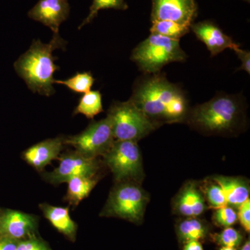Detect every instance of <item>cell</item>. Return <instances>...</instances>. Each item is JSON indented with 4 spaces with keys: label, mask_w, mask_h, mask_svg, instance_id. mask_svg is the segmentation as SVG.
Returning a JSON list of instances; mask_svg holds the SVG:
<instances>
[{
    "label": "cell",
    "mask_w": 250,
    "mask_h": 250,
    "mask_svg": "<svg viewBox=\"0 0 250 250\" xmlns=\"http://www.w3.org/2000/svg\"><path fill=\"white\" fill-rule=\"evenodd\" d=\"M129 100L159 126L186 122L190 109L184 90L160 72L139 77Z\"/></svg>",
    "instance_id": "cell-1"
},
{
    "label": "cell",
    "mask_w": 250,
    "mask_h": 250,
    "mask_svg": "<svg viewBox=\"0 0 250 250\" xmlns=\"http://www.w3.org/2000/svg\"><path fill=\"white\" fill-rule=\"evenodd\" d=\"M66 44L59 34H53L49 43L34 40L27 52L15 62V70L33 93L47 97L55 93L54 74L59 67L54 63L57 57L52 53L55 49H65Z\"/></svg>",
    "instance_id": "cell-2"
},
{
    "label": "cell",
    "mask_w": 250,
    "mask_h": 250,
    "mask_svg": "<svg viewBox=\"0 0 250 250\" xmlns=\"http://www.w3.org/2000/svg\"><path fill=\"white\" fill-rule=\"evenodd\" d=\"M244 113L241 98L218 94L209 101L190 108L186 123L203 134H231L242 127Z\"/></svg>",
    "instance_id": "cell-3"
},
{
    "label": "cell",
    "mask_w": 250,
    "mask_h": 250,
    "mask_svg": "<svg viewBox=\"0 0 250 250\" xmlns=\"http://www.w3.org/2000/svg\"><path fill=\"white\" fill-rule=\"evenodd\" d=\"M187 58L179 40L155 34L136 46L131 55V60L145 74L159 73L167 64L183 62Z\"/></svg>",
    "instance_id": "cell-4"
},
{
    "label": "cell",
    "mask_w": 250,
    "mask_h": 250,
    "mask_svg": "<svg viewBox=\"0 0 250 250\" xmlns=\"http://www.w3.org/2000/svg\"><path fill=\"white\" fill-rule=\"evenodd\" d=\"M149 195L139 184L117 183L112 188L101 216L113 217L139 225L143 223Z\"/></svg>",
    "instance_id": "cell-5"
},
{
    "label": "cell",
    "mask_w": 250,
    "mask_h": 250,
    "mask_svg": "<svg viewBox=\"0 0 250 250\" xmlns=\"http://www.w3.org/2000/svg\"><path fill=\"white\" fill-rule=\"evenodd\" d=\"M113 136L116 141L138 142L160 127L153 123L131 100L115 102L108 110Z\"/></svg>",
    "instance_id": "cell-6"
},
{
    "label": "cell",
    "mask_w": 250,
    "mask_h": 250,
    "mask_svg": "<svg viewBox=\"0 0 250 250\" xmlns=\"http://www.w3.org/2000/svg\"><path fill=\"white\" fill-rule=\"evenodd\" d=\"M103 157L117 183L140 184L144 178L143 158L137 142L116 140Z\"/></svg>",
    "instance_id": "cell-7"
},
{
    "label": "cell",
    "mask_w": 250,
    "mask_h": 250,
    "mask_svg": "<svg viewBox=\"0 0 250 250\" xmlns=\"http://www.w3.org/2000/svg\"><path fill=\"white\" fill-rule=\"evenodd\" d=\"M115 141L111 123L106 117L92 122L80 134L64 139V145L72 146L82 155L98 159L108 152Z\"/></svg>",
    "instance_id": "cell-8"
},
{
    "label": "cell",
    "mask_w": 250,
    "mask_h": 250,
    "mask_svg": "<svg viewBox=\"0 0 250 250\" xmlns=\"http://www.w3.org/2000/svg\"><path fill=\"white\" fill-rule=\"evenodd\" d=\"M100 167L98 159L87 157L75 150L62 154L58 167L43 177L49 183L58 185L75 177H95Z\"/></svg>",
    "instance_id": "cell-9"
},
{
    "label": "cell",
    "mask_w": 250,
    "mask_h": 250,
    "mask_svg": "<svg viewBox=\"0 0 250 250\" xmlns=\"http://www.w3.org/2000/svg\"><path fill=\"white\" fill-rule=\"evenodd\" d=\"M151 21H170L191 25L198 14L195 0H152Z\"/></svg>",
    "instance_id": "cell-10"
},
{
    "label": "cell",
    "mask_w": 250,
    "mask_h": 250,
    "mask_svg": "<svg viewBox=\"0 0 250 250\" xmlns=\"http://www.w3.org/2000/svg\"><path fill=\"white\" fill-rule=\"evenodd\" d=\"M70 9L67 0H39L28 16L49 27L54 34H58L59 27L68 18Z\"/></svg>",
    "instance_id": "cell-11"
},
{
    "label": "cell",
    "mask_w": 250,
    "mask_h": 250,
    "mask_svg": "<svg viewBox=\"0 0 250 250\" xmlns=\"http://www.w3.org/2000/svg\"><path fill=\"white\" fill-rule=\"evenodd\" d=\"M172 208L175 214L184 218L198 217L207 209L202 188L196 182L184 184L172 201Z\"/></svg>",
    "instance_id": "cell-12"
},
{
    "label": "cell",
    "mask_w": 250,
    "mask_h": 250,
    "mask_svg": "<svg viewBox=\"0 0 250 250\" xmlns=\"http://www.w3.org/2000/svg\"><path fill=\"white\" fill-rule=\"evenodd\" d=\"M190 29L196 36L198 40L205 44L211 57H215L226 49H235L240 47L230 36L227 35L223 30L210 21L193 22Z\"/></svg>",
    "instance_id": "cell-13"
},
{
    "label": "cell",
    "mask_w": 250,
    "mask_h": 250,
    "mask_svg": "<svg viewBox=\"0 0 250 250\" xmlns=\"http://www.w3.org/2000/svg\"><path fill=\"white\" fill-rule=\"evenodd\" d=\"M37 220L34 215L11 209L1 211L0 216L1 236H6L16 241L34 235Z\"/></svg>",
    "instance_id": "cell-14"
},
{
    "label": "cell",
    "mask_w": 250,
    "mask_h": 250,
    "mask_svg": "<svg viewBox=\"0 0 250 250\" xmlns=\"http://www.w3.org/2000/svg\"><path fill=\"white\" fill-rule=\"evenodd\" d=\"M63 145L62 138L45 140L26 149L22 154L23 159L41 172L52 161L58 159Z\"/></svg>",
    "instance_id": "cell-15"
},
{
    "label": "cell",
    "mask_w": 250,
    "mask_h": 250,
    "mask_svg": "<svg viewBox=\"0 0 250 250\" xmlns=\"http://www.w3.org/2000/svg\"><path fill=\"white\" fill-rule=\"evenodd\" d=\"M211 231V225L198 217L182 218L175 225L177 240L182 246L190 241H205Z\"/></svg>",
    "instance_id": "cell-16"
},
{
    "label": "cell",
    "mask_w": 250,
    "mask_h": 250,
    "mask_svg": "<svg viewBox=\"0 0 250 250\" xmlns=\"http://www.w3.org/2000/svg\"><path fill=\"white\" fill-rule=\"evenodd\" d=\"M210 179L223 189L228 206L238 208L249 199L250 184L246 179L222 175L213 176Z\"/></svg>",
    "instance_id": "cell-17"
},
{
    "label": "cell",
    "mask_w": 250,
    "mask_h": 250,
    "mask_svg": "<svg viewBox=\"0 0 250 250\" xmlns=\"http://www.w3.org/2000/svg\"><path fill=\"white\" fill-rule=\"evenodd\" d=\"M44 216L50 222L52 226L69 239L75 241L77 225L70 218L68 207H54L48 204L40 205Z\"/></svg>",
    "instance_id": "cell-18"
},
{
    "label": "cell",
    "mask_w": 250,
    "mask_h": 250,
    "mask_svg": "<svg viewBox=\"0 0 250 250\" xmlns=\"http://www.w3.org/2000/svg\"><path fill=\"white\" fill-rule=\"evenodd\" d=\"M66 200L70 205L77 207L89 195L98 183L96 177H75L67 181Z\"/></svg>",
    "instance_id": "cell-19"
},
{
    "label": "cell",
    "mask_w": 250,
    "mask_h": 250,
    "mask_svg": "<svg viewBox=\"0 0 250 250\" xmlns=\"http://www.w3.org/2000/svg\"><path fill=\"white\" fill-rule=\"evenodd\" d=\"M103 111V98L99 90H90L80 98L73 115L83 114L88 119Z\"/></svg>",
    "instance_id": "cell-20"
},
{
    "label": "cell",
    "mask_w": 250,
    "mask_h": 250,
    "mask_svg": "<svg viewBox=\"0 0 250 250\" xmlns=\"http://www.w3.org/2000/svg\"><path fill=\"white\" fill-rule=\"evenodd\" d=\"M151 34H159L173 40H179L188 34L190 26L170 21H152Z\"/></svg>",
    "instance_id": "cell-21"
},
{
    "label": "cell",
    "mask_w": 250,
    "mask_h": 250,
    "mask_svg": "<svg viewBox=\"0 0 250 250\" xmlns=\"http://www.w3.org/2000/svg\"><path fill=\"white\" fill-rule=\"evenodd\" d=\"M95 82V79L91 72H77L65 80H56L54 83L65 85L69 89L77 93H85L89 92Z\"/></svg>",
    "instance_id": "cell-22"
},
{
    "label": "cell",
    "mask_w": 250,
    "mask_h": 250,
    "mask_svg": "<svg viewBox=\"0 0 250 250\" xmlns=\"http://www.w3.org/2000/svg\"><path fill=\"white\" fill-rule=\"evenodd\" d=\"M209 237L210 240L219 246L235 248L242 246L245 239L243 233L232 227L224 228L220 232L211 233Z\"/></svg>",
    "instance_id": "cell-23"
},
{
    "label": "cell",
    "mask_w": 250,
    "mask_h": 250,
    "mask_svg": "<svg viewBox=\"0 0 250 250\" xmlns=\"http://www.w3.org/2000/svg\"><path fill=\"white\" fill-rule=\"evenodd\" d=\"M209 179L210 182L206 183L204 189H202L206 202L208 203V207L217 209V208L228 206L226 197L223 189L218 184Z\"/></svg>",
    "instance_id": "cell-24"
},
{
    "label": "cell",
    "mask_w": 250,
    "mask_h": 250,
    "mask_svg": "<svg viewBox=\"0 0 250 250\" xmlns=\"http://www.w3.org/2000/svg\"><path fill=\"white\" fill-rule=\"evenodd\" d=\"M110 9L125 11L128 9V5L125 0H93V4L90 7L89 14L79 27V29L91 22L94 18L98 16L100 10Z\"/></svg>",
    "instance_id": "cell-25"
},
{
    "label": "cell",
    "mask_w": 250,
    "mask_h": 250,
    "mask_svg": "<svg viewBox=\"0 0 250 250\" xmlns=\"http://www.w3.org/2000/svg\"><path fill=\"white\" fill-rule=\"evenodd\" d=\"M212 221L218 228H229L238 223V215L234 208L225 206L215 209L212 215Z\"/></svg>",
    "instance_id": "cell-26"
},
{
    "label": "cell",
    "mask_w": 250,
    "mask_h": 250,
    "mask_svg": "<svg viewBox=\"0 0 250 250\" xmlns=\"http://www.w3.org/2000/svg\"><path fill=\"white\" fill-rule=\"evenodd\" d=\"M17 250H51L49 247L34 235L18 241Z\"/></svg>",
    "instance_id": "cell-27"
},
{
    "label": "cell",
    "mask_w": 250,
    "mask_h": 250,
    "mask_svg": "<svg viewBox=\"0 0 250 250\" xmlns=\"http://www.w3.org/2000/svg\"><path fill=\"white\" fill-rule=\"evenodd\" d=\"M238 222L247 233L250 231V200L248 199L238 208Z\"/></svg>",
    "instance_id": "cell-28"
},
{
    "label": "cell",
    "mask_w": 250,
    "mask_h": 250,
    "mask_svg": "<svg viewBox=\"0 0 250 250\" xmlns=\"http://www.w3.org/2000/svg\"><path fill=\"white\" fill-rule=\"evenodd\" d=\"M235 52L236 55L238 56V59L241 60L242 62L241 66L239 68L237 69V70H244L248 74H250V51L244 50L239 47L235 49Z\"/></svg>",
    "instance_id": "cell-29"
},
{
    "label": "cell",
    "mask_w": 250,
    "mask_h": 250,
    "mask_svg": "<svg viewBox=\"0 0 250 250\" xmlns=\"http://www.w3.org/2000/svg\"><path fill=\"white\" fill-rule=\"evenodd\" d=\"M16 240L6 236H0V250H17Z\"/></svg>",
    "instance_id": "cell-30"
},
{
    "label": "cell",
    "mask_w": 250,
    "mask_h": 250,
    "mask_svg": "<svg viewBox=\"0 0 250 250\" xmlns=\"http://www.w3.org/2000/svg\"><path fill=\"white\" fill-rule=\"evenodd\" d=\"M182 247H183V250H204L202 243L198 241L187 242Z\"/></svg>",
    "instance_id": "cell-31"
},
{
    "label": "cell",
    "mask_w": 250,
    "mask_h": 250,
    "mask_svg": "<svg viewBox=\"0 0 250 250\" xmlns=\"http://www.w3.org/2000/svg\"><path fill=\"white\" fill-rule=\"evenodd\" d=\"M240 250H250V238H248V240H247V241L242 245V247Z\"/></svg>",
    "instance_id": "cell-32"
},
{
    "label": "cell",
    "mask_w": 250,
    "mask_h": 250,
    "mask_svg": "<svg viewBox=\"0 0 250 250\" xmlns=\"http://www.w3.org/2000/svg\"><path fill=\"white\" fill-rule=\"evenodd\" d=\"M220 250H238V249L235 248H231V247H221Z\"/></svg>",
    "instance_id": "cell-33"
},
{
    "label": "cell",
    "mask_w": 250,
    "mask_h": 250,
    "mask_svg": "<svg viewBox=\"0 0 250 250\" xmlns=\"http://www.w3.org/2000/svg\"><path fill=\"white\" fill-rule=\"evenodd\" d=\"M243 1H246V2L250 3V0H243Z\"/></svg>",
    "instance_id": "cell-34"
},
{
    "label": "cell",
    "mask_w": 250,
    "mask_h": 250,
    "mask_svg": "<svg viewBox=\"0 0 250 250\" xmlns=\"http://www.w3.org/2000/svg\"><path fill=\"white\" fill-rule=\"evenodd\" d=\"M1 211H0V216H1ZM0 236H1V231H0Z\"/></svg>",
    "instance_id": "cell-35"
}]
</instances>
